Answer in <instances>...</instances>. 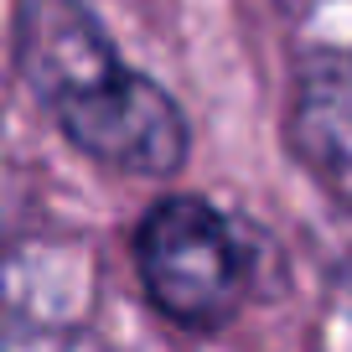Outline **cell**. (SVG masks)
<instances>
[{
  "label": "cell",
  "mask_w": 352,
  "mask_h": 352,
  "mask_svg": "<svg viewBox=\"0 0 352 352\" xmlns=\"http://www.w3.org/2000/svg\"><path fill=\"white\" fill-rule=\"evenodd\" d=\"M135 264H140L145 296L176 327H223L243 300L239 239L228 218L202 197L155 202L135 233Z\"/></svg>",
  "instance_id": "cell-1"
},
{
  "label": "cell",
  "mask_w": 352,
  "mask_h": 352,
  "mask_svg": "<svg viewBox=\"0 0 352 352\" xmlns=\"http://www.w3.org/2000/svg\"><path fill=\"white\" fill-rule=\"evenodd\" d=\"M63 135L83 155L130 176H171L187 155V120L161 83L120 67L109 83L83 94L57 114Z\"/></svg>",
  "instance_id": "cell-2"
},
{
  "label": "cell",
  "mask_w": 352,
  "mask_h": 352,
  "mask_svg": "<svg viewBox=\"0 0 352 352\" xmlns=\"http://www.w3.org/2000/svg\"><path fill=\"white\" fill-rule=\"evenodd\" d=\"M16 63L32 94L52 114L94 94L120 73V52H114L109 32L83 0H21L16 16Z\"/></svg>",
  "instance_id": "cell-3"
},
{
  "label": "cell",
  "mask_w": 352,
  "mask_h": 352,
  "mask_svg": "<svg viewBox=\"0 0 352 352\" xmlns=\"http://www.w3.org/2000/svg\"><path fill=\"white\" fill-rule=\"evenodd\" d=\"M285 140L321 187L352 208V57L321 52L300 67Z\"/></svg>",
  "instance_id": "cell-4"
}]
</instances>
